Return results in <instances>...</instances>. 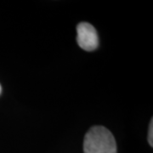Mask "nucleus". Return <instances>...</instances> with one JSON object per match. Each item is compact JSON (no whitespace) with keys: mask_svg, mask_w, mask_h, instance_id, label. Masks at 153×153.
I'll return each mask as SVG.
<instances>
[{"mask_svg":"<svg viewBox=\"0 0 153 153\" xmlns=\"http://www.w3.org/2000/svg\"><path fill=\"white\" fill-rule=\"evenodd\" d=\"M1 90H2V88H1V85H0V94H1Z\"/></svg>","mask_w":153,"mask_h":153,"instance_id":"obj_4","label":"nucleus"},{"mask_svg":"<svg viewBox=\"0 0 153 153\" xmlns=\"http://www.w3.org/2000/svg\"><path fill=\"white\" fill-rule=\"evenodd\" d=\"M153 120L151 121V123H150V128H149V133H148V142L151 145V146H153V137H152V133H153Z\"/></svg>","mask_w":153,"mask_h":153,"instance_id":"obj_3","label":"nucleus"},{"mask_svg":"<svg viewBox=\"0 0 153 153\" xmlns=\"http://www.w3.org/2000/svg\"><path fill=\"white\" fill-rule=\"evenodd\" d=\"M76 41L80 48L86 51L97 49L99 38L97 32L93 26L88 22H81L76 27Z\"/></svg>","mask_w":153,"mask_h":153,"instance_id":"obj_2","label":"nucleus"},{"mask_svg":"<svg viewBox=\"0 0 153 153\" xmlns=\"http://www.w3.org/2000/svg\"><path fill=\"white\" fill-rule=\"evenodd\" d=\"M83 151L84 153H117L114 136L103 126H94L84 137Z\"/></svg>","mask_w":153,"mask_h":153,"instance_id":"obj_1","label":"nucleus"}]
</instances>
